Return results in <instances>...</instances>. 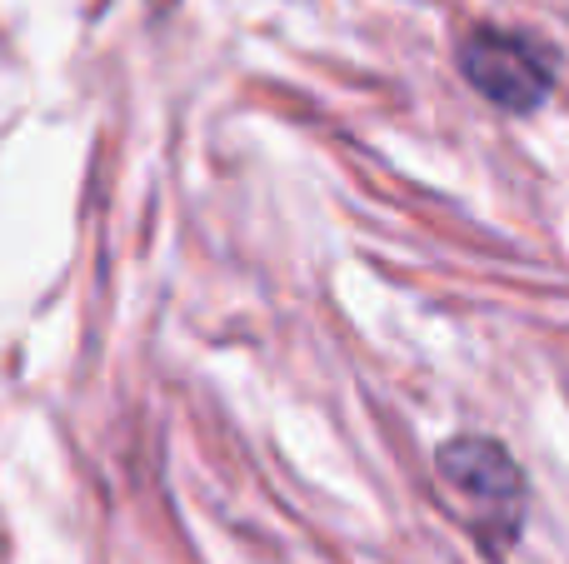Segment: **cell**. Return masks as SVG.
I'll return each instance as SVG.
<instances>
[{"instance_id": "obj_1", "label": "cell", "mask_w": 569, "mask_h": 564, "mask_svg": "<svg viewBox=\"0 0 569 564\" xmlns=\"http://www.w3.org/2000/svg\"><path fill=\"white\" fill-rule=\"evenodd\" d=\"M435 475L450 500L455 520L480 540V550L505 555L525 530V505L530 490L515 465V455L490 435H455L435 455Z\"/></svg>"}, {"instance_id": "obj_2", "label": "cell", "mask_w": 569, "mask_h": 564, "mask_svg": "<svg viewBox=\"0 0 569 564\" xmlns=\"http://www.w3.org/2000/svg\"><path fill=\"white\" fill-rule=\"evenodd\" d=\"M460 70L490 105L510 110V115L540 110L555 90V56L520 30L475 26L460 40Z\"/></svg>"}]
</instances>
